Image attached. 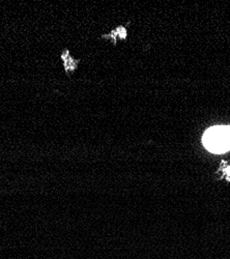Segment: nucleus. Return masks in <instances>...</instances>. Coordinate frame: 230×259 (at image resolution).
Listing matches in <instances>:
<instances>
[{
	"label": "nucleus",
	"instance_id": "f257e3e1",
	"mask_svg": "<svg viewBox=\"0 0 230 259\" xmlns=\"http://www.w3.org/2000/svg\"><path fill=\"white\" fill-rule=\"evenodd\" d=\"M202 142L204 146L215 154L225 153L228 150L225 126H214L204 133Z\"/></svg>",
	"mask_w": 230,
	"mask_h": 259
},
{
	"label": "nucleus",
	"instance_id": "f03ea898",
	"mask_svg": "<svg viewBox=\"0 0 230 259\" xmlns=\"http://www.w3.org/2000/svg\"><path fill=\"white\" fill-rule=\"evenodd\" d=\"M60 58H61L62 62H64L65 71H66L68 74L74 72V71L77 69L79 60L74 59V58L71 56L69 50H64V51H62L61 54H60Z\"/></svg>",
	"mask_w": 230,
	"mask_h": 259
},
{
	"label": "nucleus",
	"instance_id": "7ed1b4c3",
	"mask_svg": "<svg viewBox=\"0 0 230 259\" xmlns=\"http://www.w3.org/2000/svg\"><path fill=\"white\" fill-rule=\"evenodd\" d=\"M108 37L112 38L113 41H116V38L119 37V38H125V36H127V29H125L124 27H118L116 28L115 30H113L109 35H107Z\"/></svg>",
	"mask_w": 230,
	"mask_h": 259
},
{
	"label": "nucleus",
	"instance_id": "20e7f679",
	"mask_svg": "<svg viewBox=\"0 0 230 259\" xmlns=\"http://www.w3.org/2000/svg\"><path fill=\"white\" fill-rule=\"evenodd\" d=\"M225 132H226V140H227L228 150H230V126H225Z\"/></svg>",
	"mask_w": 230,
	"mask_h": 259
}]
</instances>
